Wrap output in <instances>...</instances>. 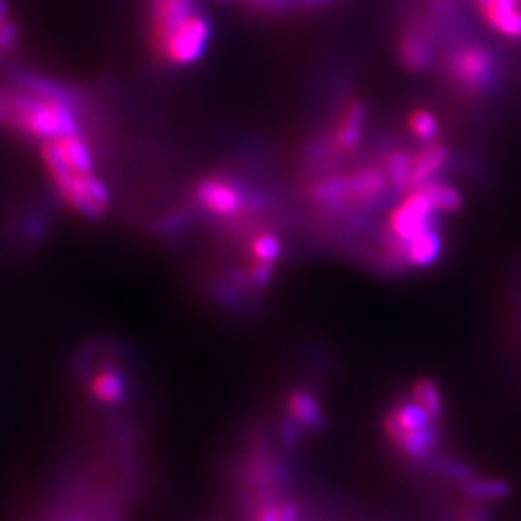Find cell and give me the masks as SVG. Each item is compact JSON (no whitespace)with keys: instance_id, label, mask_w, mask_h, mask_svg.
<instances>
[{"instance_id":"1","label":"cell","mask_w":521,"mask_h":521,"mask_svg":"<svg viewBox=\"0 0 521 521\" xmlns=\"http://www.w3.org/2000/svg\"><path fill=\"white\" fill-rule=\"evenodd\" d=\"M8 122L24 138L45 143L83 134L82 120L74 105L51 83L31 82L22 89L4 91Z\"/></svg>"},{"instance_id":"2","label":"cell","mask_w":521,"mask_h":521,"mask_svg":"<svg viewBox=\"0 0 521 521\" xmlns=\"http://www.w3.org/2000/svg\"><path fill=\"white\" fill-rule=\"evenodd\" d=\"M193 203L205 213V217L217 220H236L247 211L257 209V201L246 186L228 176H207L193 188Z\"/></svg>"},{"instance_id":"3","label":"cell","mask_w":521,"mask_h":521,"mask_svg":"<svg viewBox=\"0 0 521 521\" xmlns=\"http://www.w3.org/2000/svg\"><path fill=\"white\" fill-rule=\"evenodd\" d=\"M209 39V20L201 10H195L190 18H186L168 35V39L155 51V55L170 66H190L203 58Z\"/></svg>"},{"instance_id":"4","label":"cell","mask_w":521,"mask_h":521,"mask_svg":"<svg viewBox=\"0 0 521 521\" xmlns=\"http://www.w3.org/2000/svg\"><path fill=\"white\" fill-rule=\"evenodd\" d=\"M439 211L427 197V193L421 190H413L408 193L390 213L388 228L390 234L404 244H410L415 238L423 236L425 232L437 228L435 215Z\"/></svg>"},{"instance_id":"5","label":"cell","mask_w":521,"mask_h":521,"mask_svg":"<svg viewBox=\"0 0 521 521\" xmlns=\"http://www.w3.org/2000/svg\"><path fill=\"white\" fill-rule=\"evenodd\" d=\"M448 76L466 91H481L493 80V56L483 47H460L448 56Z\"/></svg>"},{"instance_id":"6","label":"cell","mask_w":521,"mask_h":521,"mask_svg":"<svg viewBox=\"0 0 521 521\" xmlns=\"http://www.w3.org/2000/svg\"><path fill=\"white\" fill-rule=\"evenodd\" d=\"M87 392L99 406H120L128 400V375L118 367H101L91 375Z\"/></svg>"},{"instance_id":"7","label":"cell","mask_w":521,"mask_h":521,"mask_svg":"<svg viewBox=\"0 0 521 521\" xmlns=\"http://www.w3.org/2000/svg\"><path fill=\"white\" fill-rule=\"evenodd\" d=\"M286 412L290 421L302 431H323L327 425L317 396L309 390H294L288 396Z\"/></svg>"},{"instance_id":"8","label":"cell","mask_w":521,"mask_h":521,"mask_svg":"<svg viewBox=\"0 0 521 521\" xmlns=\"http://www.w3.org/2000/svg\"><path fill=\"white\" fill-rule=\"evenodd\" d=\"M448 159H450V151L444 143H439V141L427 143L415 157H412L410 192L419 190L427 182L435 180V176L446 166Z\"/></svg>"},{"instance_id":"9","label":"cell","mask_w":521,"mask_h":521,"mask_svg":"<svg viewBox=\"0 0 521 521\" xmlns=\"http://www.w3.org/2000/svg\"><path fill=\"white\" fill-rule=\"evenodd\" d=\"M348 178V195L350 203L356 205H373L383 197L388 188V178L377 168L357 170L346 176Z\"/></svg>"},{"instance_id":"10","label":"cell","mask_w":521,"mask_h":521,"mask_svg":"<svg viewBox=\"0 0 521 521\" xmlns=\"http://www.w3.org/2000/svg\"><path fill=\"white\" fill-rule=\"evenodd\" d=\"M55 145L62 161L74 174H80V176L95 174L97 161H95V155H93L89 141L83 138V134L55 139Z\"/></svg>"},{"instance_id":"11","label":"cell","mask_w":521,"mask_h":521,"mask_svg":"<svg viewBox=\"0 0 521 521\" xmlns=\"http://www.w3.org/2000/svg\"><path fill=\"white\" fill-rule=\"evenodd\" d=\"M365 114L367 110L359 103L352 101L340 118V124L334 130V149L342 153H352L356 151L361 136H363V126H365Z\"/></svg>"},{"instance_id":"12","label":"cell","mask_w":521,"mask_h":521,"mask_svg":"<svg viewBox=\"0 0 521 521\" xmlns=\"http://www.w3.org/2000/svg\"><path fill=\"white\" fill-rule=\"evenodd\" d=\"M309 197L317 203L323 205L330 211H342L344 207L350 205V195H348V178L346 176H327L311 184Z\"/></svg>"},{"instance_id":"13","label":"cell","mask_w":521,"mask_h":521,"mask_svg":"<svg viewBox=\"0 0 521 521\" xmlns=\"http://www.w3.org/2000/svg\"><path fill=\"white\" fill-rule=\"evenodd\" d=\"M442 236L437 228L425 232L423 236L415 238L413 242L408 244V265L417 267V269H427L431 265H435L439 261L440 253H442Z\"/></svg>"},{"instance_id":"14","label":"cell","mask_w":521,"mask_h":521,"mask_svg":"<svg viewBox=\"0 0 521 521\" xmlns=\"http://www.w3.org/2000/svg\"><path fill=\"white\" fill-rule=\"evenodd\" d=\"M437 442H439V429L435 425H429L427 429L408 433L398 448L404 452L406 458H410L413 462H421L437 448Z\"/></svg>"},{"instance_id":"15","label":"cell","mask_w":521,"mask_h":521,"mask_svg":"<svg viewBox=\"0 0 521 521\" xmlns=\"http://www.w3.org/2000/svg\"><path fill=\"white\" fill-rule=\"evenodd\" d=\"M467 496L473 500H481V502H496V500H504L512 493V485L506 479H496V477H471L467 483H464Z\"/></svg>"},{"instance_id":"16","label":"cell","mask_w":521,"mask_h":521,"mask_svg":"<svg viewBox=\"0 0 521 521\" xmlns=\"http://www.w3.org/2000/svg\"><path fill=\"white\" fill-rule=\"evenodd\" d=\"M433 51L421 33H406L400 43V58L410 70H425L431 62Z\"/></svg>"},{"instance_id":"17","label":"cell","mask_w":521,"mask_h":521,"mask_svg":"<svg viewBox=\"0 0 521 521\" xmlns=\"http://www.w3.org/2000/svg\"><path fill=\"white\" fill-rule=\"evenodd\" d=\"M390 417L398 423V427L408 435V433H415V431H421V429H427L429 425H433V417L429 413L425 412L415 400H404L400 402Z\"/></svg>"},{"instance_id":"18","label":"cell","mask_w":521,"mask_h":521,"mask_svg":"<svg viewBox=\"0 0 521 521\" xmlns=\"http://www.w3.org/2000/svg\"><path fill=\"white\" fill-rule=\"evenodd\" d=\"M419 190L427 193V197L431 199V203L435 205V209L439 213H456L464 205V195L450 184L431 180L425 186H421Z\"/></svg>"},{"instance_id":"19","label":"cell","mask_w":521,"mask_h":521,"mask_svg":"<svg viewBox=\"0 0 521 521\" xmlns=\"http://www.w3.org/2000/svg\"><path fill=\"white\" fill-rule=\"evenodd\" d=\"M251 263L276 265L282 257V242L273 232H261L249 242Z\"/></svg>"},{"instance_id":"20","label":"cell","mask_w":521,"mask_h":521,"mask_svg":"<svg viewBox=\"0 0 521 521\" xmlns=\"http://www.w3.org/2000/svg\"><path fill=\"white\" fill-rule=\"evenodd\" d=\"M413 400L429 413L435 421L442 417L444 412V404H442V394H440L439 386L433 383L431 379H419L413 384Z\"/></svg>"},{"instance_id":"21","label":"cell","mask_w":521,"mask_h":521,"mask_svg":"<svg viewBox=\"0 0 521 521\" xmlns=\"http://www.w3.org/2000/svg\"><path fill=\"white\" fill-rule=\"evenodd\" d=\"M410 176H412V157L404 151H396L386 161V178L390 186L396 190L410 192Z\"/></svg>"},{"instance_id":"22","label":"cell","mask_w":521,"mask_h":521,"mask_svg":"<svg viewBox=\"0 0 521 521\" xmlns=\"http://www.w3.org/2000/svg\"><path fill=\"white\" fill-rule=\"evenodd\" d=\"M408 128H410L413 138L425 141V143L437 141L439 138V118L429 110L419 109L412 112L410 120H408Z\"/></svg>"},{"instance_id":"23","label":"cell","mask_w":521,"mask_h":521,"mask_svg":"<svg viewBox=\"0 0 521 521\" xmlns=\"http://www.w3.org/2000/svg\"><path fill=\"white\" fill-rule=\"evenodd\" d=\"M491 28L494 31H498L500 35L504 37H510V39H521V10L516 8L504 16H500L498 20H494L491 24Z\"/></svg>"},{"instance_id":"24","label":"cell","mask_w":521,"mask_h":521,"mask_svg":"<svg viewBox=\"0 0 521 521\" xmlns=\"http://www.w3.org/2000/svg\"><path fill=\"white\" fill-rule=\"evenodd\" d=\"M8 122V103L4 91H0V128H6Z\"/></svg>"},{"instance_id":"25","label":"cell","mask_w":521,"mask_h":521,"mask_svg":"<svg viewBox=\"0 0 521 521\" xmlns=\"http://www.w3.org/2000/svg\"><path fill=\"white\" fill-rule=\"evenodd\" d=\"M298 2L307 8H319V6H327L332 0H298Z\"/></svg>"}]
</instances>
